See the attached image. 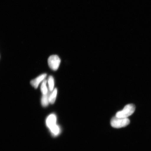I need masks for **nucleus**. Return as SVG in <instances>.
Masks as SVG:
<instances>
[{
  "label": "nucleus",
  "mask_w": 151,
  "mask_h": 151,
  "mask_svg": "<svg viewBox=\"0 0 151 151\" xmlns=\"http://www.w3.org/2000/svg\"><path fill=\"white\" fill-rule=\"evenodd\" d=\"M50 129L51 133L54 136H57L59 135L61 132L60 127L57 124L50 128Z\"/></svg>",
  "instance_id": "nucleus-6"
},
{
  "label": "nucleus",
  "mask_w": 151,
  "mask_h": 151,
  "mask_svg": "<svg viewBox=\"0 0 151 151\" xmlns=\"http://www.w3.org/2000/svg\"><path fill=\"white\" fill-rule=\"evenodd\" d=\"M135 106L133 104H129L125 106L122 111L116 113V116L122 118H127L134 112Z\"/></svg>",
  "instance_id": "nucleus-1"
},
{
  "label": "nucleus",
  "mask_w": 151,
  "mask_h": 151,
  "mask_svg": "<svg viewBox=\"0 0 151 151\" xmlns=\"http://www.w3.org/2000/svg\"><path fill=\"white\" fill-rule=\"evenodd\" d=\"M130 120L127 118L117 117L115 116L112 119L111 124L112 127L119 128L126 127L130 123Z\"/></svg>",
  "instance_id": "nucleus-2"
},
{
  "label": "nucleus",
  "mask_w": 151,
  "mask_h": 151,
  "mask_svg": "<svg viewBox=\"0 0 151 151\" xmlns=\"http://www.w3.org/2000/svg\"><path fill=\"white\" fill-rule=\"evenodd\" d=\"M58 90L56 88H55L53 91L50 95L49 97V101L50 103L51 104H53L55 102L56 99L57 95Z\"/></svg>",
  "instance_id": "nucleus-7"
},
{
  "label": "nucleus",
  "mask_w": 151,
  "mask_h": 151,
  "mask_svg": "<svg viewBox=\"0 0 151 151\" xmlns=\"http://www.w3.org/2000/svg\"><path fill=\"white\" fill-rule=\"evenodd\" d=\"M48 62L50 68L53 70L56 71L59 68L61 59L58 55H52L49 58Z\"/></svg>",
  "instance_id": "nucleus-3"
},
{
  "label": "nucleus",
  "mask_w": 151,
  "mask_h": 151,
  "mask_svg": "<svg viewBox=\"0 0 151 151\" xmlns=\"http://www.w3.org/2000/svg\"><path fill=\"white\" fill-rule=\"evenodd\" d=\"M47 81L46 80L43 81L41 85V91L43 95L48 94V88L47 86Z\"/></svg>",
  "instance_id": "nucleus-9"
},
{
  "label": "nucleus",
  "mask_w": 151,
  "mask_h": 151,
  "mask_svg": "<svg viewBox=\"0 0 151 151\" xmlns=\"http://www.w3.org/2000/svg\"><path fill=\"white\" fill-rule=\"evenodd\" d=\"M47 75L46 73H43L37 77L33 80H32L31 84L32 86L35 88H37L38 87L39 85L41 82L44 81L47 77Z\"/></svg>",
  "instance_id": "nucleus-4"
},
{
  "label": "nucleus",
  "mask_w": 151,
  "mask_h": 151,
  "mask_svg": "<svg viewBox=\"0 0 151 151\" xmlns=\"http://www.w3.org/2000/svg\"><path fill=\"white\" fill-rule=\"evenodd\" d=\"M49 97L50 95L48 93L46 95H43L41 99V103L43 106L46 107L49 105V103H50Z\"/></svg>",
  "instance_id": "nucleus-8"
},
{
  "label": "nucleus",
  "mask_w": 151,
  "mask_h": 151,
  "mask_svg": "<svg viewBox=\"0 0 151 151\" xmlns=\"http://www.w3.org/2000/svg\"><path fill=\"white\" fill-rule=\"evenodd\" d=\"M47 83L48 84V86L49 90L50 92H52L54 90V80L53 77L52 76L49 77Z\"/></svg>",
  "instance_id": "nucleus-10"
},
{
  "label": "nucleus",
  "mask_w": 151,
  "mask_h": 151,
  "mask_svg": "<svg viewBox=\"0 0 151 151\" xmlns=\"http://www.w3.org/2000/svg\"><path fill=\"white\" fill-rule=\"evenodd\" d=\"M57 117L55 114H51L48 116L46 120V124L49 129L56 124Z\"/></svg>",
  "instance_id": "nucleus-5"
}]
</instances>
